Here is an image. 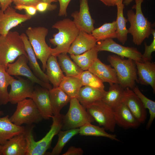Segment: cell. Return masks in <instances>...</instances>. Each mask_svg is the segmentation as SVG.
<instances>
[{"instance_id": "obj_38", "label": "cell", "mask_w": 155, "mask_h": 155, "mask_svg": "<svg viewBox=\"0 0 155 155\" xmlns=\"http://www.w3.org/2000/svg\"><path fill=\"white\" fill-rule=\"evenodd\" d=\"M151 34L153 35V39L151 44L148 45L146 42L144 43L145 51L143 54H142V59L143 61H151L152 53L155 51V30L153 28Z\"/></svg>"}, {"instance_id": "obj_44", "label": "cell", "mask_w": 155, "mask_h": 155, "mask_svg": "<svg viewBox=\"0 0 155 155\" xmlns=\"http://www.w3.org/2000/svg\"><path fill=\"white\" fill-rule=\"evenodd\" d=\"M105 5L107 6H114L119 3L123 2L124 0H99Z\"/></svg>"}, {"instance_id": "obj_34", "label": "cell", "mask_w": 155, "mask_h": 155, "mask_svg": "<svg viewBox=\"0 0 155 155\" xmlns=\"http://www.w3.org/2000/svg\"><path fill=\"white\" fill-rule=\"evenodd\" d=\"M78 128L65 130H61L57 134L58 139L57 142L53 149L50 155H59L68 142L73 136L79 133Z\"/></svg>"}, {"instance_id": "obj_31", "label": "cell", "mask_w": 155, "mask_h": 155, "mask_svg": "<svg viewBox=\"0 0 155 155\" xmlns=\"http://www.w3.org/2000/svg\"><path fill=\"white\" fill-rule=\"evenodd\" d=\"M99 51L95 47L80 55H70L74 62L83 71L88 70L98 58Z\"/></svg>"}, {"instance_id": "obj_47", "label": "cell", "mask_w": 155, "mask_h": 155, "mask_svg": "<svg viewBox=\"0 0 155 155\" xmlns=\"http://www.w3.org/2000/svg\"><path fill=\"white\" fill-rule=\"evenodd\" d=\"M42 1L49 4H51L53 2H58V0H42Z\"/></svg>"}, {"instance_id": "obj_15", "label": "cell", "mask_w": 155, "mask_h": 155, "mask_svg": "<svg viewBox=\"0 0 155 155\" xmlns=\"http://www.w3.org/2000/svg\"><path fill=\"white\" fill-rule=\"evenodd\" d=\"M49 90L40 87H35L31 98L43 119L48 120L53 116L50 100Z\"/></svg>"}, {"instance_id": "obj_5", "label": "cell", "mask_w": 155, "mask_h": 155, "mask_svg": "<svg viewBox=\"0 0 155 155\" xmlns=\"http://www.w3.org/2000/svg\"><path fill=\"white\" fill-rule=\"evenodd\" d=\"M107 59L115 70L118 84L123 88L132 89L136 82L139 83L136 67L133 60L115 55L108 56Z\"/></svg>"}, {"instance_id": "obj_45", "label": "cell", "mask_w": 155, "mask_h": 155, "mask_svg": "<svg viewBox=\"0 0 155 155\" xmlns=\"http://www.w3.org/2000/svg\"><path fill=\"white\" fill-rule=\"evenodd\" d=\"M12 0H0V7L1 9L4 11L11 5Z\"/></svg>"}, {"instance_id": "obj_4", "label": "cell", "mask_w": 155, "mask_h": 155, "mask_svg": "<svg viewBox=\"0 0 155 155\" xmlns=\"http://www.w3.org/2000/svg\"><path fill=\"white\" fill-rule=\"evenodd\" d=\"M27 55L21 35L17 31H9L5 36L0 35V65L6 69L20 56Z\"/></svg>"}, {"instance_id": "obj_21", "label": "cell", "mask_w": 155, "mask_h": 155, "mask_svg": "<svg viewBox=\"0 0 155 155\" xmlns=\"http://www.w3.org/2000/svg\"><path fill=\"white\" fill-rule=\"evenodd\" d=\"M27 143L24 133L13 136L2 145L3 155H26Z\"/></svg>"}, {"instance_id": "obj_3", "label": "cell", "mask_w": 155, "mask_h": 155, "mask_svg": "<svg viewBox=\"0 0 155 155\" xmlns=\"http://www.w3.org/2000/svg\"><path fill=\"white\" fill-rule=\"evenodd\" d=\"M144 0H135L133 6L135 12L132 9L127 11V20L130 26L128 29V33L132 36L133 42L137 46L141 44L144 40L149 37L151 33L152 24L144 16L142 9V4Z\"/></svg>"}, {"instance_id": "obj_40", "label": "cell", "mask_w": 155, "mask_h": 155, "mask_svg": "<svg viewBox=\"0 0 155 155\" xmlns=\"http://www.w3.org/2000/svg\"><path fill=\"white\" fill-rule=\"evenodd\" d=\"M15 9L20 10H24L26 14L31 16H34L36 13L37 10L35 6L24 5H16Z\"/></svg>"}, {"instance_id": "obj_9", "label": "cell", "mask_w": 155, "mask_h": 155, "mask_svg": "<svg viewBox=\"0 0 155 155\" xmlns=\"http://www.w3.org/2000/svg\"><path fill=\"white\" fill-rule=\"evenodd\" d=\"M87 112L99 125L111 132L115 131L116 123L113 109L102 100L96 101L86 107Z\"/></svg>"}, {"instance_id": "obj_27", "label": "cell", "mask_w": 155, "mask_h": 155, "mask_svg": "<svg viewBox=\"0 0 155 155\" xmlns=\"http://www.w3.org/2000/svg\"><path fill=\"white\" fill-rule=\"evenodd\" d=\"M125 90L118 84L110 85L108 90L106 91L102 100L113 109L123 102Z\"/></svg>"}, {"instance_id": "obj_10", "label": "cell", "mask_w": 155, "mask_h": 155, "mask_svg": "<svg viewBox=\"0 0 155 155\" xmlns=\"http://www.w3.org/2000/svg\"><path fill=\"white\" fill-rule=\"evenodd\" d=\"M95 47L98 51L110 52L121 57L130 59L134 61L144 62L142 53L136 48L124 46L117 43L112 38L98 41Z\"/></svg>"}, {"instance_id": "obj_46", "label": "cell", "mask_w": 155, "mask_h": 155, "mask_svg": "<svg viewBox=\"0 0 155 155\" xmlns=\"http://www.w3.org/2000/svg\"><path fill=\"white\" fill-rule=\"evenodd\" d=\"M133 0H124L123 3L126 6L129 5Z\"/></svg>"}, {"instance_id": "obj_42", "label": "cell", "mask_w": 155, "mask_h": 155, "mask_svg": "<svg viewBox=\"0 0 155 155\" xmlns=\"http://www.w3.org/2000/svg\"><path fill=\"white\" fill-rule=\"evenodd\" d=\"M16 5H24L28 6H36L42 0H12Z\"/></svg>"}, {"instance_id": "obj_12", "label": "cell", "mask_w": 155, "mask_h": 155, "mask_svg": "<svg viewBox=\"0 0 155 155\" xmlns=\"http://www.w3.org/2000/svg\"><path fill=\"white\" fill-rule=\"evenodd\" d=\"M18 78L16 79L13 77L10 84L9 102L13 104L28 98H31L34 90V83L28 79Z\"/></svg>"}, {"instance_id": "obj_16", "label": "cell", "mask_w": 155, "mask_h": 155, "mask_svg": "<svg viewBox=\"0 0 155 155\" xmlns=\"http://www.w3.org/2000/svg\"><path fill=\"white\" fill-rule=\"evenodd\" d=\"M123 102L141 124L145 122L147 117L146 109L132 89L129 88L125 89Z\"/></svg>"}, {"instance_id": "obj_29", "label": "cell", "mask_w": 155, "mask_h": 155, "mask_svg": "<svg viewBox=\"0 0 155 155\" xmlns=\"http://www.w3.org/2000/svg\"><path fill=\"white\" fill-rule=\"evenodd\" d=\"M124 5L123 2L118 3L117 19L116 38L123 44H125L127 39L128 29L126 28V23L128 20L124 17L123 9Z\"/></svg>"}, {"instance_id": "obj_43", "label": "cell", "mask_w": 155, "mask_h": 155, "mask_svg": "<svg viewBox=\"0 0 155 155\" xmlns=\"http://www.w3.org/2000/svg\"><path fill=\"white\" fill-rule=\"evenodd\" d=\"M84 151L80 148H77L74 146H70L67 150L62 155H82Z\"/></svg>"}, {"instance_id": "obj_1", "label": "cell", "mask_w": 155, "mask_h": 155, "mask_svg": "<svg viewBox=\"0 0 155 155\" xmlns=\"http://www.w3.org/2000/svg\"><path fill=\"white\" fill-rule=\"evenodd\" d=\"M58 32L50 39V42L56 47L51 49V55L57 57L61 53H68L69 49L77 35L80 30L73 21L69 18L59 20L52 26Z\"/></svg>"}, {"instance_id": "obj_28", "label": "cell", "mask_w": 155, "mask_h": 155, "mask_svg": "<svg viewBox=\"0 0 155 155\" xmlns=\"http://www.w3.org/2000/svg\"><path fill=\"white\" fill-rule=\"evenodd\" d=\"M59 64L65 76L80 78L83 71L71 59L66 53L57 56Z\"/></svg>"}, {"instance_id": "obj_30", "label": "cell", "mask_w": 155, "mask_h": 155, "mask_svg": "<svg viewBox=\"0 0 155 155\" xmlns=\"http://www.w3.org/2000/svg\"><path fill=\"white\" fill-rule=\"evenodd\" d=\"M82 86L80 78L65 76L59 87L71 99L77 98L80 90Z\"/></svg>"}, {"instance_id": "obj_33", "label": "cell", "mask_w": 155, "mask_h": 155, "mask_svg": "<svg viewBox=\"0 0 155 155\" xmlns=\"http://www.w3.org/2000/svg\"><path fill=\"white\" fill-rule=\"evenodd\" d=\"M79 133L82 136H91L102 137L112 140L119 141L115 135L107 133L103 127L92 125L91 123L86 124L79 129Z\"/></svg>"}, {"instance_id": "obj_25", "label": "cell", "mask_w": 155, "mask_h": 155, "mask_svg": "<svg viewBox=\"0 0 155 155\" xmlns=\"http://www.w3.org/2000/svg\"><path fill=\"white\" fill-rule=\"evenodd\" d=\"M57 57L51 55L46 62V70L48 80L53 88L59 87L65 76L59 64Z\"/></svg>"}, {"instance_id": "obj_35", "label": "cell", "mask_w": 155, "mask_h": 155, "mask_svg": "<svg viewBox=\"0 0 155 155\" xmlns=\"http://www.w3.org/2000/svg\"><path fill=\"white\" fill-rule=\"evenodd\" d=\"M13 77L7 73L4 67L0 65V105H5L9 102L7 88Z\"/></svg>"}, {"instance_id": "obj_37", "label": "cell", "mask_w": 155, "mask_h": 155, "mask_svg": "<svg viewBox=\"0 0 155 155\" xmlns=\"http://www.w3.org/2000/svg\"><path fill=\"white\" fill-rule=\"evenodd\" d=\"M80 78L83 86H88L100 90H104V86L103 82L88 70L83 71Z\"/></svg>"}, {"instance_id": "obj_23", "label": "cell", "mask_w": 155, "mask_h": 155, "mask_svg": "<svg viewBox=\"0 0 155 155\" xmlns=\"http://www.w3.org/2000/svg\"><path fill=\"white\" fill-rule=\"evenodd\" d=\"M20 35L25 45L30 69L38 78L46 83H49L47 75L41 69L38 62L36 57L27 36L24 33Z\"/></svg>"}, {"instance_id": "obj_8", "label": "cell", "mask_w": 155, "mask_h": 155, "mask_svg": "<svg viewBox=\"0 0 155 155\" xmlns=\"http://www.w3.org/2000/svg\"><path fill=\"white\" fill-rule=\"evenodd\" d=\"M17 104L15 111L9 117L11 121L16 125H31L43 119L32 99H26Z\"/></svg>"}, {"instance_id": "obj_22", "label": "cell", "mask_w": 155, "mask_h": 155, "mask_svg": "<svg viewBox=\"0 0 155 155\" xmlns=\"http://www.w3.org/2000/svg\"><path fill=\"white\" fill-rule=\"evenodd\" d=\"M25 129L24 127L12 123L8 115L0 116V144L3 145L13 136L24 133Z\"/></svg>"}, {"instance_id": "obj_32", "label": "cell", "mask_w": 155, "mask_h": 155, "mask_svg": "<svg viewBox=\"0 0 155 155\" xmlns=\"http://www.w3.org/2000/svg\"><path fill=\"white\" fill-rule=\"evenodd\" d=\"M117 24L116 21L105 23L100 27L94 28L91 34L97 41L107 38H116Z\"/></svg>"}, {"instance_id": "obj_18", "label": "cell", "mask_w": 155, "mask_h": 155, "mask_svg": "<svg viewBox=\"0 0 155 155\" xmlns=\"http://www.w3.org/2000/svg\"><path fill=\"white\" fill-rule=\"evenodd\" d=\"M97 42L91 34L80 30L71 44L68 53L74 55L82 54L95 47Z\"/></svg>"}, {"instance_id": "obj_24", "label": "cell", "mask_w": 155, "mask_h": 155, "mask_svg": "<svg viewBox=\"0 0 155 155\" xmlns=\"http://www.w3.org/2000/svg\"><path fill=\"white\" fill-rule=\"evenodd\" d=\"M49 94L53 116L60 115L61 111L71 98L59 87L49 90Z\"/></svg>"}, {"instance_id": "obj_41", "label": "cell", "mask_w": 155, "mask_h": 155, "mask_svg": "<svg viewBox=\"0 0 155 155\" xmlns=\"http://www.w3.org/2000/svg\"><path fill=\"white\" fill-rule=\"evenodd\" d=\"M71 0H58L59 4L58 16H67V10L68 5Z\"/></svg>"}, {"instance_id": "obj_26", "label": "cell", "mask_w": 155, "mask_h": 155, "mask_svg": "<svg viewBox=\"0 0 155 155\" xmlns=\"http://www.w3.org/2000/svg\"><path fill=\"white\" fill-rule=\"evenodd\" d=\"M106 91L104 90H100L88 86H83L80 90L77 98L86 108L88 105L101 100Z\"/></svg>"}, {"instance_id": "obj_48", "label": "cell", "mask_w": 155, "mask_h": 155, "mask_svg": "<svg viewBox=\"0 0 155 155\" xmlns=\"http://www.w3.org/2000/svg\"><path fill=\"white\" fill-rule=\"evenodd\" d=\"M4 115V112L0 110V116H1Z\"/></svg>"}, {"instance_id": "obj_2", "label": "cell", "mask_w": 155, "mask_h": 155, "mask_svg": "<svg viewBox=\"0 0 155 155\" xmlns=\"http://www.w3.org/2000/svg\"><path fill=\"white\" fill-rule=\"evenodd\" d=\"M63 115L52 117L53 122L51 128L41 139L36 141L33 134L34 126L32 125L25 128L24 134L27 143L26 155H43L50 148L54 137L61 130Z\"/></svg>"}, {"instance_id": "obj_36", "label": "cell", "mask_w": 155, "mask_h": 155, "mask_svg": "<svg viewBox=\"0 0 155 155\" xmlns=\"http://www.w3.org/2000/svg\"><path fill=\"white\" fill-rule=\"evenodd\" d=\"M132 90L140 98L144 108L149 111L150 118L146 126V129H148L150 128L155 118V102L145 96L137 86H135Z\"/></svg>"}, {"instance_id": "obj_39", "label": "cell", "mask_w": 155, "mask_h": 155, "mask_svg": "<svg viewBox=\"0 0 155 155\" xmlns=\"http://www.w3.org/2000/svg\"><path fill=\"white\" fill-rule=\"evenodd\" d=\"M35 7L37 11L40 13H44L48 11H53L56 9L57 5L42 1L38 3Z\"/></svg>"}, {"instance_id": "obj_7", "label": "cell", "mask_w": 155, "mask_h": 155, "mask_svg": "<svg viewBox=\"0 0 155 155\" xmlns=\"http://www.w3.org/2000/svg\"><path fill=\"white\" fill-rule=\"evenodd\" d=\"M67 112L63 115L61 130L77 128L94 121L76 98H71Z\"/></svg>"}, {"instance_id": "obj_17", "label": "cell", "mask_w": 155, "mask_h": 155, "mask_svg": "<svg viewBox=\"0 0 155 155\" xmlns=\"http://www.w3.org/2000/svg\"><path fill=\"white\" fill-rule=\"evenodd\" d=\"M116 124L125 129L136 128L141 123L125 103L122 102L113 109Z\"/></svg>"}, {"instance_id": "obj_13", "label": "cell", "mask_w": 155, "mask_h": 155, "mask_svg": "<svg viewBox=\"0 0 155 155\" xmlns=\"http://www.w3.org/2000/svg\"><path fill=\"white\" fill-rule=\"evenodd\" d=\"M32 16L18 13L10 6L4 11L0 10V35L5 36L12 28L30 20Z\"/></svg>"}, {"instance_id": "obj_20", "label": "cell", "mask_w": 155, "mask_h": 155, "mask_svg": "<svg viewBox=\"0 0 155 155\" xmlns=\"http://www.w3.org/2000/svg\"><path fill=\"white\" fill-rule=\"evenodd\" d=\"M136 65L139 83L150 85L155 92V64L151 61L143 62L134 61Z\"/></svg>"}, {"instance_id": "obj_14", "label": "cell", "mask_w": 155, "mask_h": 155, "mask_svg": "<svg viewBox=\"0 0 155 155\" xmlns=\"http://www.w3.org/2000/svg\"><path fill=\"white\" fill-rule=\"evenodd\" d=\"M79 11L72 13L71 16L73 18L74 23L80 30L91 34L94 29V21L91 16L88 0H80Z\"/></svg>"}, {"instance_id": "obj_11", "label": "cell", "mask_w": 155, "mask_h": 155, "mask_svg": "<svg viewBox=\"0 0 155 155\" xmlns=\"http://www.w3.org/2000/svg\"><path fill=\"white\" fill-rule=\"evenodd\" d=\"M28 62L27 55H22L15 62L7 64L6 71L11 75L24 76L43 88L49 90L52 89V87L49 83L42 81L34 74L28 65Z\"/></svg>"}, {"instance_id": "obj_49", "label": "cell", "mask_w": 155, "mask_h": 155, "mask_svg": "<svg viewBox=\"0 0 155 155\" xmlns=\"http://www.w3.org/2000/svg\"><path fill=\"white\" fill-rule=\"evenodd\" d=\"M2 147V145L0 144V155H2V151H1Z\"/></svg>"}, {"instance_id": "obj_19", "label": "cell", "mask_w": 155, "mask_h": 155, "mask_svg": "<svg viewBox=\"0 0 155 155\" xmlns=\"http://www.w3.org/2000/svg\"><path fill=\"white\" fill-rule=\"evenodd\" d=\"M99 78L103 82L108 83L109 85L118 84L116 72L111 65H106L98 58L88 69Z\"/></svg>"}, {"instance_id": "obj_6", "label": "cell", "mask_w": 155, "mask_h": 155, "mask_svg": "<svg viewBox=\"0 0 155 155\" xmlns=\"http://www.w3.org/2000/svg\"><path fill=\"white\" fill-rule=\"evenodd\" d=\"M48 31L47 28L42 26L29 27L26 31L36 58L42 63L43 71H45L47 60L51 55V48L45 40Z\"/></svg>"}]
</instances>
